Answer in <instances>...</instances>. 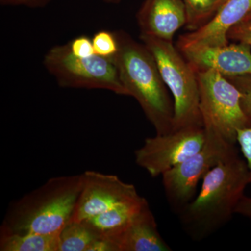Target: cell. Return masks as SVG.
<instances>
[{"label": "cell", "mask_w": 251, "mask_h": 251, "mask_svg": "<svg viewBox=\"0 0 251 251\" xmlns=\"http://www.w3.org/2000/svg\"><path fill=\"white\" fill-rule=\"evenodd\" d=\"M249 184L247 162L239 153L214 167L192 202L177 214L186 233L202 241L222 228L236 214Z\"/></svg>", "instance_id": "1"}, {"label": "cell", "mask_w": 251, "mask_h": 251, "mask_svg": "<svg viewBox=\"0 0 251 251\" xmlns=\"http://www.w3.org/2000/svg\"><path fill=\"white\" fill-rule=\"evenodd\" d=\"M118 51L114 62L128 96L139 103L156 135L173 130L174 100L161 76L156 60L145 44L124 30L115 31Z\"/></svg>", "instance_id": "2"}, {"label": "cell", "mask_w": 251, "mask_h": 251, "mask_svg": "<svg viewBox=\"0 0 251 251\" xmlns=\"http://www.w3.org/2000/svg\"><path fill=\"white\" fill-rule=\"evenodd\" d=\"M83 175L51 178L10 204L0 232L57 234L72 221Z\"/></svg>", "instance_id": "3"}, {"label": "cell", "mask_w": 251, "mask_h": 251, "mask_svg": "<svg viewBox=\"0 0 251 251\" xmlns=\"http://www.w3.org/2000/svg\"><path fill=\"white\" fill-rule=\"evenodd\" d=\"M140 38L154 57L163 80L173 96V130L203 127L197 72L173 41L144 35Z\"/></svg>", "instance_id": "4"}, {"label": "cell", "mask_w": 251, "mask_h": 251, "mask_svg": "<svg viewBox=\"0 0 251 251\" xmlns=\"http://www.w3.org/2000/svg\"><path fill=\"white\" fill-rule=\"evenodd\" d=\"M203 128L237 145V131L251 126L241 103L242 94L228 79L214 70L197 72Z\"/></svg>", "instance_id": "5"}, {"label": "cell", "mask_w": 251, "mask_h": 251, "mask_svg": "<svg viewBox=\"0 0 251 251\" xmlns=\"http://www.w3.org/2000/svg\"><path fill=\"white\" fill-rule=\"evenodd\" d=\"M43 63L59 87L105 90L128 96L112 57L108 58L97 54L88 57H77L67 44L50 49Z\"/></svg>", "instance_id": "6"}, {"label": "cell", "mask_w": 251, "mask_h": 251, "mask_svg": "<svg viewBox=\"0 0 251 251\" xmlns=\"http://www.w3.org/2000/svg\"><path fill=\"white\" fill-rule=\"evenodd\" d=\"M204 132L205 141L201 150L161 175L167 201L176 214L192 202L199 181L208 172L239 153L237 145L214 132Z\"/></svg>", "instance_id": "7"}, {"label": "cell", "mask_w": 251, "mask_h": 251, "mask_svg": "<svg viewBox=\"0 0 251 251\" xmlns=\"http://www.w3.org/2000/svg\"><path fill=\"white\" fill-rule=\"evenodd\" d=\"M205 141L203 127H189L145 140L135 150V163L151 177L161 176L199 151Z\"/></svg>", "instance_id": "8"}, {"label": "cell", "mask_w": 251, "mask_h": 251, "mask_svg": "<svg viewBox=\"0 0 251 251\" xmlns=\"http://www.w3.org/2000/svg\"><path fill=\"white\" fill-rule=\"evenodd\" d=\"M82 175L83 184L72 221L80 222L140 196L134 185L125 182L117 175L93 171Z\"/></svg>", "instance_id": "9"}, {"label": "cell", "mask_w": 251, "mask_h": 251, "mask_svg": "<svg viewBox=\"0 0 251 251\" xmlns=\"http://www.w3.org/2000/svg\"><path fill=\"white\" fill-rule=\"evenodd\" d=\"M251 11V0H224L214 17L197 30L179 36V51L229 44V31Z\"/></svg>", "instance_id": "10"}, {"label": "cell", "mask_w": 251, "mask_h": 251, "mask_svg": "<svg viewBox=\"0 0 251 251\" xmlns=\"http://www.w3.org/2000/svg\"><path fill=\"white\" fill-rule=\"evenodd\" d=\"M180 52L196 72L214 70L226 77L251 75V47L244 43Z\"/></svg>", "instance_id": "11"}, {"label": "cell", "mask_w": 251, "mask_h": 251, "mask_svg": "<svg viewBox=\"0 0 251 251\" xmlns=\"http://www.w3.org/2000/svg\"><path fill=\"white\" fill-rule=\"evenodd\" d=\"M136 18L140 35L168 41L187 21L182 0H145Z\"/></svg>", "instance_id": "12"}, {"label": "cell", "mask_w": 251, "mask_h": 251, "mask_svg": "<svg viewBox=\"0 0 251 251\" xmlns=\"http://www.w3.org/2000/svg\"><path fill=\"white\" fill-rule=\"evenodd\" d=\"M117 251H171L161 237L149 203L113 237L108 239Z\"/></svg>", "instance_id": "13"}, {"label": "cell", "mask_w": 251, "mask_h": 251, "mask_svg": "<svg viewBox=\"0 0 251 251\" xmlns=\"http://www.w3.org/2000/svg\"><path fill=\"white\" fill-rule=\"evenodd\" d=\"M147 203L148 201L140 196L82 222L99 237L108 239L118 233Z\"/></svg>", "instance_id": "14"}, {"label": "cell", "mask_w": 251, "mask_h": 251, "mask_svg": "<svg viewBox=\"0 0 251 251\" xmlns=\"http://www.w3.org/2000/svg\"><path fill=\"white\" fill-rule=\"evenodd\" d=\"M58 234L0 232V251H58Z\"/></svg>", "instance_id": "15"}, {"label": "cell", "mask_w": 251, "mask_h": 251, "mask_svg": "<svg viewBox=\"0 0 251 251\" xmlns=\"http://www.w3.org/2000/svg\"><path fill=\"white\" fill-rule=\"evenodd\" d=\"M99 238L82 221H71L59 232L58 251H90Z\"/></svg>", "instance_id": "16"}, {"label": "cell", "mask_w": 251, "mask_h": 251, "mask_svg": "<svg viewBox=\"0 0 251 251\" xmlns=\"http://www.w3.org/2000/svg\"><path fill=\"white\" fill-rule=\"evenodd\" d=\"M186 10V27L197 30L214 17L224 0H182Z\"/></svg>", "instance_id": "17"}, {"label": "cell", "mask_w": 251, "mask_h": 251, "mask_svg": "<svg viewBox=\"0 0 251 251\" xmlns=\"http://www.w3.org/2000/svg\"><path fill=\"white\" fill-rule=\"evenodd\" d=\"M95 54L103 57L112 58L118 51V43L115 32L99 31L92 39Z\"/></svg>", "instance_id": "18"}, {"label": "cell", "mask_w": 251, "mask_h": 251, "mask_svg": "<svg viewBox=\"0 0 251 251\" xmlns=\"http://www.w3.org/2000/svg\"><path fill=\"white\" fill-rule=\"evenodd\" d=\"M233 83L242 94L241 103L244 112L251 119V75L226 77Z\"/></svg>", "instance_id": "19"}, {"label": "cell", "mask_w": 251, "mask_h": 251, "mask_svg": "<svg viewBox=\"0 0 251 251\" xmlns=\"http://www.w3.org/2000/svg\"><path fill=\"white\" fill-rule=\"evenodd\" d=\"M237 142L249 172V182L251 185V126L238 130Z\"/></svg>", "instance_id": "20"}, {"label": "cell", "mask_w": 251, "mask_h": 251, "mask_svg": "<svg viewBox=\"0 0 251 251\" xmlns=\"http://www.w3.org/2000/svg\"><path fill=\"white\" fill-rule=\"evenodd\" d=\"M69 48L74 55L88 57L95 54L92 39L87 36H80L69 43Z\"/></svg>", "instance_id": "21"}, {"label": "cell", "mask_w": 251, "mask_h": 251, "mask_svg": "<svg viewBox=\"0 0 251 251\" xmlns=\"http://www.w3.org/2000/svg\"><path fill=\"white\" fill-rule=\"evenodd\" d=\"M227 36L229 39L244 43L251 47V23H239L229 31Z\"/></svg>", "instance_id": "22"}, {"label": "cell", "mask_w": 251, "mask_h": 251, "mask_svg": "<svg viewBox=\"0 0 251 251\" xmlns=\"http://www.w3.org/2000/svg\"><path fill=\"white\" fill-rule=\"evenodd\" d=\"M52 0H0L3 6H23L29 8H42Z\"/></svg>", "instance_id": "23"}, {"label": "cell", "mask_w": 251, "mask_h": 251, "mask_svg": "<svg viewBox=\"0 0 251 251\" xmlns=\"http://www.w3.org/2000/svg\"><path fill=\"white\" fill-rule=\"evenodd\" d=\"M236 214L244 216L251 221V198L244 196L238 204Z\"/></svg>", "instance_id": "24"}, {"label": "cell", "mask_w": 251, "mask_h": 251, "mask_svg": "<svg viewBox=\"0 0 251 251\" xmlns=\"http://www.w3.org/2000/svg\"><path fill=\"white\" fill-rule=\"evenodd\" d=\"M103 1L107 4H116L121 2L123 0H103Z\"/></svg>", "instance_id": "25"}, {"label": "cell", "mask_w": 251, "mask_h": 251, "mask_svg": "<svg viewBox=\"0 0 251 251\" xmlns=\"http://www.w3.org/2000/svg\"><path fill=\"white\" fill-rule=\"evenodd\" d=\"M242 22H249L251 23V11L250 13H249V14L247 15V17L244 18V20H243V21Z\"/></svg>", "instance_id": "26"}]
</instances>
